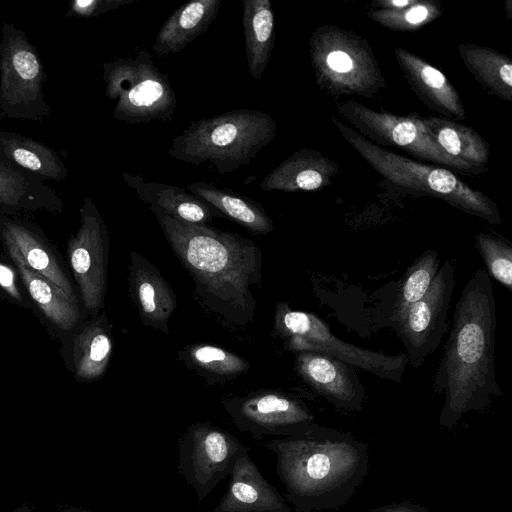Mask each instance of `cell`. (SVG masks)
I'll use <instances>...</instances> for the list:
<instances>
[{
  "instance_id": "obj_27",
  "label": "cell",
  "mask_w": 512,
  "mask_h": 512,
  "mask_svg": "<svg viewBox=\"0 0 512 512\" xmlns=\"http://www.w3.org/2000/svg\"><path fill=\"white\" fill-rule=\"evenodd\" d=\"M185 188L252 233L265 235L274 229L265 209L247 196L205 181L189 183Z\"/></svg>"
},
{
  "instance_id": "obj_12",
  "label": "cell",
  "mask_w": 512,
  "mask_h": 512,
  "mask_svg": "<svg viewBox=\"0 0 512 512\" xmlns=\"http://www.w3.org/2000/svg\"><path fill=\"white\" fill-rule=\"evenodd\" d=\"M234 435L210 422H195L178 442V468L199 502L224 480L239 458L248 451Z\"/></svg>"
},
{
  "instance_id": "obj_18",
  "label": "cell",
  "mask_w": 512,
  "mask_h": 512,
  "mask_svg": "<svg viewBox=\"0 0 512 512\" xmlns=\"http://www.w3.org/2000/svg\"><path fill=\"white\" fill-rule=\"evenodd\" d=\"M394 55L410 88L426 107L442 117L466 119L459 93L442 71L402 47H395Z\"/></svg>"
},
{
  "instance_id": "obj_13",
  "label": "cell",
  "mask_w": 512,
  "mask_h": 512,
  "mask_svg": "<svg viewBox=\"0 0 512 512\" xmlns=\"http://www.w3.org/2000/svg\"><path fill=\"white\" fill-rule=\"evenodd\" d=\"M222 404L239 431L254 440L298 436L315 423L314 414L302 400L278 390L229 397Z\"/></svg>"
},
{
  "instance_id": "obj_25",
  "label": "cell",
  "mask_w": 512,
  "mask_h": 512,
  "mask_svg": "<svg viewBox=\"0 0 512 512\" xmlns=\"http://www.w3.org/2000/svg\"><path fill=\"white\" fill-rule=\"evenodd\" d=\"M3 239L31 297L42 312L60 329L71 330L80 317L78 304L72 302L60 288L44 276L31 269L11 240L4 236Z\"/></svg>"
},
{
  "instance_id": "obj_9",
  "label": "cell",
  "mask_w": 512,
  "mask_h": 512,
  "mask_svg": "<svg viewBox=\"0 0 512 512\" xmlns=\"http://www.w3.org/2000/svg\"><path fill=\"white\" fill-rule=\"evenodd\" d=\"M46 78L39 53L26 33L4 22L0 39V114L34 122L49 116L52 110L43 92Z\"/></svg>"
},
{
  "instance_id": "obj_30",
  "label": "cell",
  "mask_w": 512,
  "mask_h": 512,
  "mask_svg": "<svg viewBox=\"0 0 512 512\" xmlns=\"http://www.w3.org/2000/svg\"><path fill=\"white\" fill-rule=\"evenodd\" d=\"M111 328L105 313L83 327L74 338L72 360L80 381H93L106 371L113 350Z\"/></svg>"
},
{
  "instance_id": "obj_40",
  "label": "cell",
  "mask_w": 512,
  "mask_h": 512,
  "mask_svg": "<svg viewBox=\"0 0 512 512\" xmlns=\"http://www.w3.org/2000/svg\"><path fill=\"white\" fill-rule=\"evenodd\" d=\"M12 512H34L33 508L28 504H23L16 509H14Z\"/></svg>"
},
{
  "instance_id": "obj_32",
  "label": "cell",
  "mask_w": 512,
  "mask_h": 512,
  "mask_svg": "<svg viewBox=\"0 0 512 512\" xmlns=\"http://www.w3.org/2000/svg\"><path fill=\"white\" fill-rule=\"evenodd\" d=\"M439 268V252L436 249H427L407 267L400 282L393 316L426 294Z\"/></svg>"
},
{
  "instance_id": "obj_4",
  "label": "cell",
  "mask_w": 512,
  "mask_h": 512,
  "mask_svg": "<svg viewBox=\"0 0 512 512\" xmlns=\"http://www.w3.org/2000/svg\"><path fill=\"white\" fill-rule=\"evenodd\" d=\"M274 118L260 110L235 109L192 122L172 139L167 154L224 175L249 164L276 137Z\"/></svg>"
},
{
  "instance_id": "obj_3",
  "label": "cell",
  "mask_w": 512,
  "mask_h": 512,
  "mask_svg": "<svg viewBox=\"0 0 512 512\" xmlns=\"http://www.w3.org/2000/svg\"><path fill=\"white\" fill-rule=\"evenodd\" d=\"M285 499L296 512L345 505L368 474V446L352 433L314 423L305 433L269 440Z\"/></svg>"
},
{
  "instance_id": "obj_2",
  "label": "cell",
  "mask_w": 512,
  "mask_h": 512,
  "mask_svg": "<svg viewBox=\"0 0 512 512\" xmlns=\"http://www.w3.org/2000/svg\"><path fill=\"white\" fill-rule=\"evenodd\" d=\"M173 252L191 275L202 304L234 326H247L260 287L262 254L254 241L208 224H193L152 211Z\"/></svg>"
},
{
  "instance_id": "obj_1",
  "label": "cell",
  "mask_w": 512,
  "mask_h": 512,
  "mask_svg": "<svg viewBox=\"0 0 512 512\" xmlns=\"http://www.w3.org/2000/svg\"><path fill=\"white\" fill-rule=\"evenodd\" d=\"M496 327L492 280L480 267L458 298L432 381V390L444 394L441 427L452 430L465 414L487 410L502 395L495 371Z\"/></svg>"
},
{
  "instance_id": "obj_21",
  "label": "cell",
  "mask_w": 512,
  "mask_h": 512,
  "mask_svg": "<svg viewBox=\"0 0 512 512\" xmlns=\"http://www.w3.org/2000/svg\"><path fill=\"white\" fill-rule=\"evenodd\" d=\"M222 0H193L178 7L160 27L152 49L160 57L176 54L206 32Z\"/></svg>"
},
{
  "instance_id": "obj_22",
  "label": "cell",
  "mask_w": 512,
  "mask_h": 512,
  "mask_svg": "<svg viewBox=\"0 0 512 512\" xmlns=\"http://www.w3.org/2000/svg\"><path fill=\"white\" fill-rule=\"evenodd\" d=\"M0 162L26 171L42 181L61 182L68 170L48 145L17 132L0 129Z\"/></svg>"
},
{
  "instance_id": "obj_24",
  "label": "cell",
  "mask_w": 512,
  "mask_h": 512,
  "mask_svg": "<svg viewBox=\"0 0 512 512\" xmlns=\"http://www.w3.org/2000/svg\"><path fill=\"white\" fill-rule=\"evenodd\" d=\"M62 200L38 177L17 167L0 162V213L45 208L58 210Z\"/></svg>"
},
{
  "instance_id": "obj_26",
  "label": "cell",
  "mask_w": 512,
  "mask_h": 512,
  "mask_svg": "<svg viewBox=\"0 0 512 512\" xmlns=\"http://www.w3.org/2000/svg\"><path fill=\"white\" fill-rule=\"evenodd\" d=\"M0 232L12 241L31 269L44 276L60 288L72 302L78 304L74 290L57 259L31 227L0 214Z\"/></svg>"
},
{
  "instance_id": "obj_29",
  "label": "cell",
  "mask_w": 512,
  "mask_h": 512,
  "mask_svg": "<svg viewBox=\"0 0 512 512\" xmlns=\"http://www.w3.org/2000/svg\"><path fill=\"white\" fill-rule=\"evenodd\" d=\"M460 58L475 80L489 94L512 101V60L487 46L473 43L457 45Z\"/></svg>"
},
{
  "instance_id": "obj_23",
  "label": "cell",
  "mask_w": 512,
  "mask_h": 512,
  "mask_svg": "<svg viewBox=\"0 0 512 512\" xmlns=\"http://www.w3.org/2000/svg\"><path fill=\"white\" fill-rule=\"evenodd\" d=\"M421 121L450 157L470 167L475 175L487 170L489 144L472 127L442 116H421Z\"/></svg>"
},
{
  "instance_id": "obj_31",
  "label": "cell",
  "mask_w": 512,
  "mask_h": 512,
  "mask_svg": "<svg viewBox=\"0 0 512 512\" xmlns=\"http://www.w3.org/2000/svg\"><path fill=\"white\" fill-rule=\"evenodd\" d=\"M179 358L210 384L226 382L245 373L249 362L238 354L212 344H194L179 352Z\"/></svg>"
},
{
  "instance_id": "obj_28",
  "label": "cell",
  "mask_w": 512,
  "mask_h": 512,
  "mask_svg": "<svg viewBox=\"0 0 512 512\" xmlns=\"http://www.w3.org/2000/svg\"><path fill=\"white\" fill-rule=\"evenodd\" d=\"M245 52L251 77L260 80L275 42V16L269 0L243 1Z\"/></svg>"
},
{
  "instance_id": "obj_15",
  "label": "cell",
  "mask_w": 512,
  "mask_h": 512,
  "mask_svg": "<svg viewBox=\"0 0 512 512\" xmlns=\"http://www.w3.org/2000/svg\"><path fill=\"white\" fill-rule=\"evenodd\" d=\"M298 376L317 394L340 410L360 412L366 394L355 367L333 356L295 352Z\"/></svg>"
},
{
  "instance_id": "obj_11",
  "label": "cell",
  "mask_w": 512,
  "mask_h": 512,
  "mask_svg": "<svg viewBox=\"0 0 512 512\" xmlns=\"http://www.w3.org/2000/svg\"><path fill=\"white\" fill-rule=\"evenodd\" d=\"M455 288V262L445 260L430 288L418 301L393 316L394 327L415 369L434 353L448 331V312Z\"/></svg>"
},
{
  "instance_id": "obj_6",
  "label": "cell",
  "mask_w": 512,
  "mask_h": 512,
  "mask_svg": "<svg viewBox=\"0 0 512 512\" xmlns=\"http://www.w3.org/2000/svg\"><path fill=\"white\" fill-rule=\"evenodd\" d=\"M315 82L332 98L374 97L386 81L367 39L333 24L317 27L308 40Z\"/></svg>"
},
{
  "instance_id": "obj_17",
  "label": "cell",
  "mask_w": 512,
  "mask_h": 512,
  "mask_svg": "<svg viewBox=\"0 0 512 512\" xmlns=\"http://www.w3.org/2000/svg\"><path fill=\"white\" fill-rule=\"evenodd\" d=\"M291 507L262 475L249 450L236 460L226 492L213 512H291Z\"/></svg>"
},
{
  "instance_id": "obj_39",
  "label": "cell",
  "mask_w": 512,
  "mask_h": 512,
  "mask_svg": "<svg viewBox=\"0 0 512 512\" xmlns=\"http://www.w3.org/2000/svg\"><path fill=\"white\" fill-rule=\"evenodd\" d=\"M504 7H505V12H506V17L508 20H510L512 18V1L506 0Z\"/></svg>"
},
{
  "instance_id": "obj_7",
  "label": "cell",
  "mask_w": 512,
  "mask_h": 512,
  "mask_svg": "<svg viewBox=\"0 0 512 512\" xmlns=\"http://www.w3.org/2000/svg\"><path fill=\"white\" fill-rule=\"evenodd\" d=\"M102 77L107 98L115 101L113 117L117 121H172L177 106L175 92L146 50L104 63Z\"/></svg>"
},
{
  "instance_id": "obj_37",
  "label": "cell",
  "mask_w": 512,
  "mask_h": 512,
  "mask_svg": "<svg viewBox=\"0 0 512 512\" xmlns=\"http://www.w3.org/2000/svg\"><path fill=\"white\" fill-rule=\"evenodd\" d=\"M0 286L13 298L20 299V293L15 283V273L11 267L0 261Z\"/></svg>"
},
{
  "instance_id": "obj_16",
  "label": "cell",
  "mask_w": 512,
  "mask_h": 512,
  "mask_svg": "<svg viewBox=\"0 0 512 512\" xmlns=\"http://www.w3.org/2000/svg\"><path fill=\"white\" fill-rule=\"evenodd\" d=\"M129 294L144 325L169 333L176 295L159 270L140 253H130Z\"/></svg>"
},
{
  "instance_id": "obj_20",
  "label": "cell",
  "mask_w": 512,
  "mask_h": 512,
  "mask_svg": "<svg viewBox=\"0 0 512 512\" xmlns=\"http://www.w3.org/2000/svg\"><path fill=\"white\" fill-rule=\"evenodd\" d=\"M124 181L135 191L140 200L149 205L151 211H159L172 218L193 224H208L222 214L176 185L146 181L141 175L124 172Z\"/></svg>"
},
{
  "instance_id": "obj_41",
  "label": "cell",
  "mask_w": 512,
  "mask_h": 512,
  "mask_svg": "<svg viewBox=\"0 0 512 512\" xmlns=\"http://www.w3.org/2000/svg\"><path fill=\"white\" fill-rule=\"evenodd\" d=\"M61 512H92L90 510L81 509V508H68L65 510H62Z\"/></svg>"
},
{
  "instance_id": "obj_8",
  "label": "cell",
  "mask_w": 512,
  "mask_h": 512,
  "mask_svg": "<svg viewBox=\"0 0 512 512\" xmlns=\"http://www.w3.org/2000/svg\"><path fill=\"white\" fill-rule=\"evenodd\" d=\"M274 332L283 341L285 349L294 353L313 351L330 355L380 379L402 381L407 365L405 354L386 355L347 343L336 337L318 316L293 310L288 302L276 305Z\"/></svg>"
},
{
  "instance_id": "obj_33",
  "label": "cell",
  "mask_w": 512,
  "mask_h": 512,
  "mask_svg": "<svg viewBox=\"0 0 512 512\" xmlns=\"http://www.w3.org/2000/svg\"><path fill=\"white\" fill-rule=\"evenodd\" d=\"M443 13L440 2L435 0H415L400 9H371L367 17L395 32H411L438 19Z\"/></svg>"
},
{
  "instance_id": "obj_34",
  "label": "cell",
  "mask_w": 512,
  "mask_h": 512,
  "mask_svg": "<svg viewBox=\"0 0 512 512\" xmlns=\"http://www.w3.org/2000/svg\"><path fill=\"white\" fill-rule=\"evenodd\" d=\"M475 247L481 256L485 270L491 278L512 290V247L504 239L479 232L474 237Z\"/></svg>"
},
{
  "instance_id": "obj_38",
  "label": "cell",
  "mask_w": 512,
  "mask_h": 512,
  "mask_svg": "<svg viewBox=\"0 0 512 512\" xmlns=\"http://www.w3.org/2000/svg\"><path fill=\"white\" fill-rule=\"evenodd\" d=\"M415 0H375L371 9H400L413 4Z\"/></svg>"
},
{
  "instance_id": "obj_14",
  "label": "cell",
  "mask_w": 512,
  "mask_h": 512,
  "mask_svg": "<svg viewBox=\"0 0 512 512\" xmlns=\"http://www.w3.org/2000/svg\"><path fill=\"white\" fill-rule=\"evenodd\" d=\"M80 217L78 231L68 240V257L84 307L95 315L104 306L107 291L109 235L91 198H84Z\"/></svg>"
},
{
  "instance_id": "obj_36",
  "label": "cell",
  "mask_w": 512,
  "mask_h": 512,
  "mask_svg": "<svg viewBox=\"0 0 512 512\" xmlns=\"http://www.w3.org/2000/svg\"><path fill=\"white\" fill-rule=\"evenodd\" d=\"M368 512H431L428 508L412 503L410 501H403L399 503H389L386 505L374 507Z\"/></svg>"
},
{
  "instance_id": "obj_10",
  "label": "cell",
  "mask_w": 512,
  "mask_h": 512,
  "mask_svg": "<svg viewBox=\"0 0 512 512\" xmlns=\"http://www.w3.org/2000/svg\"><path fill=\"white\" fill-rule=\"evenodd\" d=\"M336 108L352 129L381 148L396 147L431 164L475 175L470 167L450 157L437 144L417 114L402 116L374 110L355 99L339 102Z\"/></svg>"
},
{
  "instance_id": "obj_19",
  "label": "cell",
  "mask_w": 512,
  "mask_h": 512,
  "mask_svg": "<svg viewBox=\"0 0 512 512\" xmlns=\"http://www.w3.org/2000/svg\"><path fill=\"white\" fill-rule=\"evenodd\" d=\"M339 165L318 150L302 148L295 151L261 181L265 192L316 191L332 184Z\"/></svg>"
},
{
  "instance_id": "obj_5",
  "label": "cell",
  "mask_w": 512,
  "mask_h": 512,
  "mask_svg": "<svg viewBox=\"0 0 512 512\" xmlns=\"http://www.w3.org/2000/svg\"><path fill=\"white\" fill-rule=\"evenodd\" d=\"M331 122L342 138L386 183L415 194L438 198L492 225L502 223L497 204L482 191L468 186L450 169L381 148L334 116Z\"/></svg>"
},
{
  "instance_id": "obj_35",
  "label": "cell",
  "mask_w": 512,
  "mask_h": 512,
  "mask_svg": "<svg viewBox=\"0 0 512 512\" xmlns=\"http://www.w3.org/2000/svg\"><path fill=\"white\" fill-rule=\"evenodd\" d=\"M134 0H74L69 3L67 16L94 18L119 7L132 3Z\"/></svg>"
}]
</instances>
